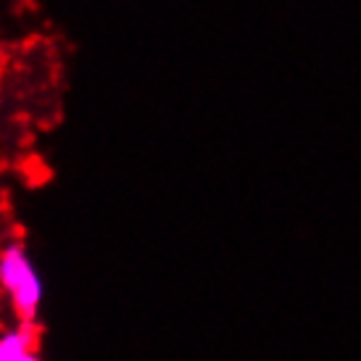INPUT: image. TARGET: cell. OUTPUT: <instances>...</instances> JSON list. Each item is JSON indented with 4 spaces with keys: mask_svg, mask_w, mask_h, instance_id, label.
<instances>
[{
    "mask_svg": "<svg viewBox=\"0 0 361 361\" xmlns=\"http://www.w3.org/2000/svg\"><path fill=\"white\" fill-rule=\"evenodd\" d=\"M0 290L16 322L35 324L45 301V282L21 240H8L0 248Z\"/></svg>",
    "mask_w": 361,
    "mask_h": 361,
    "instance_id": "cell-1",
    "label": "cell"
},
{
    "mask_svg": "<svg viewBox=\"0 0 361 361\" xmlns=\"http://www.w3.org/2000/svg\"><path fill=\"white\" fill-rule=\"evenodd\" d=\"M0 361H42L37 353V324L16 322L0 332Z\"/></svg>",
    "mask_w": 361,
    "mask_h": 361,
    "instance_id": "cell-2",
    "label": "cell"
}]
</instances>
